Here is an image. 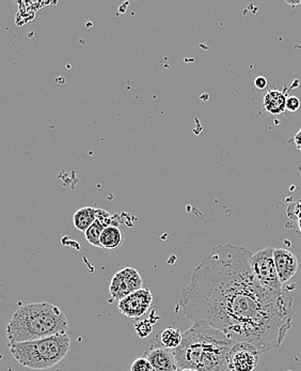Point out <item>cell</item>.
<instances>
[{
    "label": "cell",
    "mask_w": 301,
    "mask_h": 371,
    "mask_svg": "<svg viewBox=\"0 0 301 371\" xmlns=\"http://www.w3.org/2000/svg\"><path fill=\"white\" fill-rule=\"evenodd\" d=\"M260 351L249 342H236L230 351L228 369L230 371H254L260 360Z\"/></svg>",
    "instance_id": "7"
},
{
    "label": "cell",
    "mask_w": 301,
    "mask_h": 371,
    "mask_svg": "<svg viewBox=\"0 0 301 371\" xmlns=\"http://www.w3.org/2000/svg\"><path fill=\"white\" fill-rule=\"evenodd\" d=\"M235 342L221 330L193 323L183 334L179 348L173 350L179 368L198 371H226L228 358Z\"/></svg>",
    "instance_id": "2"
},
{
    "label": "cell",
    "mask_w": 301,
    "mask_h": 371,
    "mask_svg": "<svg viewBox=\"0 0 301 371\" xmlns=\"http://www.w3.org/2000/svg\"><path fill=\"white\" fill-rule=\"evenodd\" d=\"M123 243V234L117 226H109L103 231L101 237V247L105 249H117Z\"/></svg>",
    "instance_id": "13"
},
{
    "label": "cell",
    "mask_w": 301,
    "mask_h": 371,
    "mask_svg": "<svg viewBox=\"0 0 301 371\" xmlns=\"http://www.w3.org/2000/svg\"><path fill=\"white\" fill-rule=\"evenodd\" d=\"M298 228H299V231H300L301 232V218H299V220H298Z\"/></svg>",
    "instance_id": "23"
},
{
    "label": "cell",
    "mask_w": 301,
    "mask_h": 371,
    "mask_svg": "<svg viewBox=\"0 0 301 371\" xmlns=\"http://www.w3.org/2000/svg\"><path fill=\"white\" fill-rule=\"evenodd\" d=\"M68 322L58 306L30 303L16 309L7 326L9 344L34 342L66 334Z\"/></svg>",
    "instance_id": "3"
},
{
    "label": "cell",
    "mask_w": 301,
    "mask_h": 371,
    "mask_svg": "<svg viewBox=\"0 0 301 371\" xmlns=\"http://www.w3.org/2000/svg\"><path fill=\"white\" fill-rule=\"evenodd\" d=\"M107 228L102 222L96 220L93 223L92 226L85 232V237L88 243H90L92 246L101 247V237H102L103 231Z\"/></svg>",
    "instance_id": "15"
},
{
    "label": "cell",
    "mask_w": 301,
    "mask_h": 371,
    "mask_svg": "<svg viewBox=\"0 0 301 371\" xmlns=\"http://www.w3.org/2000/svg\"><path fill=\"white\" fill-rule=\"evenodd\" d=\"M252 271L258 283L268 291L280 293L284 292V285L279 279L274 258V248L266 247L254 253L251 258Z\"/></svg>",
    "instance_id": "5"
},
{
    "label": "cell",
    "mask_w": 301,
    "mask_h": 371,
    "mask_svg": "<svg viewBox=\"0 0 301 371\" xmlns=\"http://www.w3.org/2000/svg\"><path fill=\"white\" fill-rule=\"evenodd\" d=\"M152 303V292L149 288H142L119 302L118 308L122 315L131 319H138L145 315Z\"/></svg>",
    "instance_id": "8"
},
{
    "label": "cell",
    "mask_w": 301,
    "mask_h": 371,
    "mask_svg": "<svg viewBox=\"0 0 301 371\" xmlns=\"http://www.w3.org/2000/svg\"><path fill=\"white\" fill-rule=\"evenodd\" d=\"M131 371H155L152 365L145 358H138L134 360Z\"/></svg>",
    "instance_id": "17"
},
{
    "label": "cell",
    "mask_w": 301,
    "mask_h": 371,
    "mask_svg": "<svg viewBox=\"0 0 301 371\" xmlns=\"http://www.w3.org/2000/svg\"><path fill=\"white\" fill-rule=\"evenodd\" d=\"M177 371H198L195 370V369H184V368H179Z\"/></svg>",
    "instance_id": "22"
},
{
    "label": "cell",
    "mask_w": 301,
    "mask_h": 371,
    "mask_svg": "<svg viewBox=\"0 0 301 371\" xmlns=\"http://www.w3.org/2000/svg\"><path fill=\"white\" fill-rule=\"evenodd\" d=\"M153 322L149 321V319L141 320L135 324V330H136L137 335L140 338H145L151 335L153 332Z\"/></svg>",
    "instance_id": "16"
},
{
    "label": "cell",
    "mask_w": 301,
    "mask_h": 371,
    "mask_svg": "<svg viewBox=\"0 0 301 371\" xmlns=\"http://www.w3.org/2000/svg\"><path fill=\"white\" fill-rule=\"evenodd\" d=\"M161 342L159 344L165 348L170 349V350H175L179 348V344H182L183 340V334L181 330L177 328H168L161 332Z\"/></svg>",
    "instance_id": "14"
},
{
    "label": "cell",
    "mask_w": 301,
    "mask_h": 371,
    "mask_svg": "<svg viewBox=\"0 0 301 371\" xmlns=\"http://www.w3.org/2000/svg\"><path fill=\"white\" fill-rule=\"evenodd\" d=\"M301 106V101L297 97H288L286 100V111L291 113H296Z\"/></svg>",
    "instance_id": "18"
},
{
    "label": "cell",
    "mask_w": 301,
    "mask_h": 371,
    "mask_svg": "<svg viewBox=\"0 0 301 371\" xmlns=\"http://www.w3.org/2000/svg\"><path fill=\"white\" fill-rule=\"evenodd\" d=\"M300 202V204H301V200H300V202Z\"/></svg>",
    "instance_id": "24"
},
{
    "label": "cell",
    "mask_w": 301,
    "mask_h": 371,
    "mask_svg": "<svg viewBox=\"0 0 301 371\" xmlns=\"http://www.w3.org/2000/svg\"><path fill=\"white\" fill-rule=\"evenodd\" d=\"M143 288V279L134 267H125L117 272L109 286V293L115 301H122L131 293Z\"/></svg>",
    "instance_id": "6"
},
{
    "label": "cell",
    "mask_w": 301,
    "mask_h": 371,
    "mask_svg": "<svg viewBox=\"0 0 301 371\" xmlns=\"http://www.w3.org/2000/svg\"><path fill=\"white\" fill-rule=\"evenodd\" d=\"M143 358L151 363L155 371H177L179 369L173 350L165 348L161 344L149 346Z\"/></svg>",
    "instance_id": "9"
},
{
    "label": "cell",
    "mask_w": 301,
    "mask_h": 371,
    "mask_svg": "<svg viewBox=\"0 0 301 371\" xmlns=\"http://www.w3.org/2000/svg\"><path fill=\"white\" fill-rule=\"evenodd\" d=\"M286 100L284 92L279 90H270L263 100V105L267 113L272 115H281L286 111Z\"/></svg>",
    "instance_id": "11"
},
{
    "label": "cell",
    "mask_w": 301,
    "mask_h": 371,
    "mask_svg": "<svg viewBox=\"0 0 301 371\" xmlns=\"http://www.w3.org/2000/svg\"><path fill=\"white\" fill-rule=\"evenodd\" d=\"M10 354L20 364L34 370H46L59 364L71 349L68 334L54 335L34 342L9 344Z\"/></svg>",
    "instance_id": "4"
},
{
    "label": "cell",
    "mask_w": 301,
    "mask_h": 371,
    "mask_svg": "<svg viewBox=\"0 0 301 371\" xmlns=\"http://www.w3.org/2000/svg\"><path fill=\"white\" fill-rule=\"evenodd\" d=\"M286 4H288V5H291V6H293V7H295V6L300 5L301 1H297V3H294V1H293V3H290V1H286Z\"/></svg>",
    "instance_id": "21"
},
{
    "label": "cell",
    "mask_w": 301,
    "mask_h": 371,
    "mask_svg": "<svg viewBox=\"0 0 301 371\" xmlns=\"http://www.w3.org/2000/svg\"><path fill=\"white\" fill-rule=\"evenodd\" d=\"M254 86L258 89H265L267 87V80L264 76H258L254 80Z\"/></svg>",
    "instance_id": "19"
},
{
    "label": "cell",
    "mask_w": 301,
    "mask_h": 371,
    "mask_svg": "<svg viewBox=\"0 0 301 371\" xmlns=\"http://www.w3.org/2000/svg\"><path fill=\"white\" fill-rule=\"evenodd\" d=\"M252 253L244 246L217 245L193 270L179 307L193 323L212 326L234 342H249L260 354L279 349L294 319L288 289L274 293L254 276Z\"/></svg>",
    "instance_id": "1"
},
{
    "label": "cell",
    "mask_w": 301,
    "mask_h": 371,
    "mask_svg": "<svg viewBox=\"0 0 301 371\" xmlns=\"http://www.w3.org/2000/svg\"><path fill=\"white\" fill-rule=\"evenodd\" d=\"M294 143L297 149H298L299 151H301V129L299 130V131L297 132L296 135H295Z\"/></svg>",
    "instance_id": "20"
},
{
    "label": "cell",
    "mask_w": 301,
    "mask_h": 371,
    "mask_svg": "<svg viewBox=\"0 0 301 371\" xmlns=\"http://www.w3.org/2000/svg\"><path fill=\"white\" fill-rule=\"evenodd\" d=\"M96 213H98V209L85 206L75 212L73 216V225L78 230L85 233L92 226L93 223L96 222Z\"/></svg>",
    "instance_id": "12"
},
{
    "label": "cell",
    "mask_w": 301,
    "mask_h": 371,
    "mask_svg": "<svg viewBox=\"0 0 301 371\" xmlns=\"http://www.w3.org/2000/svg\"><path fill=\"white\" fill-rule=\"evenodd\" d=\"M274 258L279 279L284 285L296 275L299 269L298 259L286 248H274Z\"/></svg>",
    "instance_id": "10"
}]
</instances>
